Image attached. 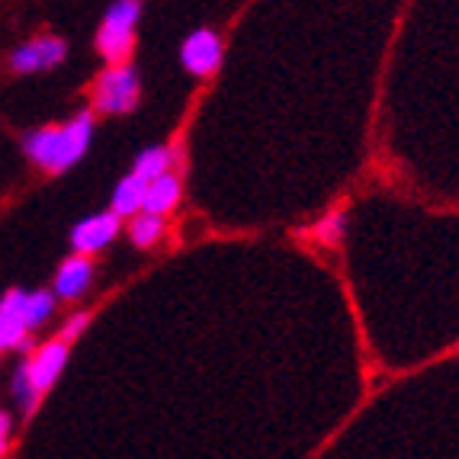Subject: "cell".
<instances>
[{
	"label": "cell",
	"instance_id": "1",
	"mask_svg": "<svg viewBox=\"0 0 459 459\" xmlns=\"http://www.w3.org/2000/svg\"><path fill=\"white\" fill-rule=\"evenodd\" d=\"M91 142H93V116L81 113L71 123L46 126V129L30 132L23 148L42 170L62 174V170H68L71 164H77L84 158Z\"/></svg>",
	"mask_w": 459,
	"mask_h": 459
},
{
	"label": "cell",
	"instance_id": "2",
	"mask_svg": "<svg viewBox=\"0 0 459 459\" xmlns=\"http://www.w3.org/2000/svg\"><path fill=\"white\" fill-rule=\"evenodd\" d=\"M142 16V4L138 0H116L107 10L103 23L97 32V48L109 65L126 62L135 48V26Z\"/></svg>",
	"mask_w": 459,
	"mask_h": 459
},
{
	"label": "cell",
	"instance_id": "3",
	"mask_svg": "<svg viewBox=\"0 0 459 459\" xmlns=\"http://www.w3.org/2000/svg\"><path fill=\"white\" fill-rule=\"evenodd\" d=\"M138 93H142L138 71L126 62L109 65V68L97 77V84H93V109L113 113V116L132 113L138 103Z\"/></svg>",
	"mask_w": 459,
	"mask_h": 459
},
{
	"label": "cell",
	"instance_id": "4",
	"mask_svg": "<svg viewBox=\"0 0 459 459\" xmlns=\"http://www.w3.org/2000/svg\"><path fill=\"white\" fill-rule=\"evenodd\" d=\"M180 62L193 77L215 74L219 65H222V39H219V32L206 30V26L190 32L184 39V46H180Z\"/></svg>",
	"mask_w": 459,
	"mask_h": 459
},
{
	"label": "cell",
	"instance_id": "5",
	"mask_svg": "<svg viewBox=\"0 0 459 459\" xmlns=\"http://www.w3.org/2000/svg\"><path fill=\"white\" fill-rule=\"evenodd\" d=\"M65 55H68L65 39L39 36L10 55V68L20 71V74H36V71H48V68H55V65H62Z\"/></svg>",
	"mask_w": 459,
	"mask_h": 459
},
{
	"label": "cell",
	"instance_id": "6",
	"mask_svg": "<svg viewBox=\"0 0 459 459\" xmlns=\"http://www.w3.org/2000/svg\"><path fill=\"white\" fill-rule=\"evenodd\" d=\"M119 235V215L109 209V212H97L84 222H77L71 231V245L77 254H97Z\"/></svg>",
	"mask_w": 459,
	"mask_h": 459
},
{
	"label": "cell",
	"instance_id": "7",
	"mask_svg": "<svg viewBox=\"0 0 459 459\" xmlns=\"http://www.w3.org/2000/svg\"><path fill=\"white\" fill-rule=\"evenodd\" d=\"M65 363H68V341H48L46 347H39L36 353L30 357V363H26V373H30L32 385L39 389V395L46 389H52L55 379L62 376Z\"/></svg>",
	"mask_w": 459,
	"mask_h": 459
},
{
	"label": "cell",
	"instance_id": "8",
	"mask_svg": "<svg viewBox=\"0 0 459 459\" xmlns=\"http://www.w3.org/2000/svg\"><path fill=\"white\" fill-rule=\"evenodd\" d=\"M93 283V261L91 254H74L62 264L58 276H55V296L58 299H81L87 286Z\"/></svg>",
	"mask_w": 459,
	"mask_h": 459
},
{
	"label": "cell",
	"instance_id": "9",
	"mask_svg": "<svg viewBox=\"0 0 459 459\" xmlns=\"http://www.w3.org/2000/svg\"><path fill=\"white\" fill-rule=\"evenodd\" d=\"M177 203H180V177L170 174V170H164V174H158L154 180H148L145 203H142L145 212L168 215L177 209Z\"/></svg>",
	"mask_w": 459,
	"mask_h": 459
},
{
	"label": "cell",
	"instance_id": "10",
	"mask_svg": "<svg viewBox=\"0 0 459 459\" xmlns=\"http://www.w3.org/2000/svg\"><path fill=\"white\" fill-rule=\"evenodd\" d=\"M145 186H148V180L142 174H135V170H132L129 177H123L119 186L113 190V212L119 215V219H126V215L132 219V212H138L142 203H145Z\"/></svg>",
	"mask_w": 459,
	"mask_h": 459
},
{
	"label": "cell",
	"instance_id": "11",
	"mask_svg": "<svg viewBox=\"0 0 459 459\" xmlns=\"http://www.w3.org/2000/svg\"><path fill=\"white\" fill-rule=\"evenodd\" d=\"M164 235V215L158 212H145V209H138L135 215H132L129 222V238L135 247H152L158 245Z\"/></svg>",
	"mask_w": 459,
	"mask_h": 459
},
{
	"label": "cell",
	"instance_id": "12",
	"mask_svg": "<svg viewBox=\"0 0 459 459\" xmlns=\"http://www.w3.org/2000/svg\"><path fill=\"white\" fill-rule=\"evenodd\" d=\"M170 164H174V152H170L168 145H154V148H145V152L138 154L135 174H142L145 180H154L158 174L170 170Z\"/></svg>",
	"mask_w": 459,
	"mask_h": 459
},
{
	"label": "cell",
	"instance_id": "13",
	"mask_svg": "<svg viewBox=\"0 0 459 459\" xmlns=\"http://www.w3.org/2000/svg\"><path fill=\"white\" fill-rule=\"evenodd\" d=\"M52 312H55V292L39 290V292H30V296H26V308H23L26 328H39Z\"/></svg>",
	"mask_w": 459,
	"mask_h": 459
},
{
	"label": "cell",
	"instance_id": "14",
	"mask_svg": "<svg viewBox=\"0 0 459 459\" xmlns=\"http://www.w3.org/2000/svg\"><path fill=\"white\" fill-rule=\"evenodd\" d=\"M344 231H347V215L344 212H331V215H325L322 222L315 225L312 235H315V241H322V245L334 247V245H341Z\"/></svg>",
	"mask_w": 459,
	"mask_h": 459
},
{
	"label": "cell",
	"instance_id": "15",
	"mask_svg": "<svg viewBox=\"0 0 459 459\" xmlns=\"http://www.w3.org/2000/svg\"><path fill=\"white\" fill-rule=\"evenodd\" d=\"M13 395H16V402H20V408H23V414H32V411H36L39 389L32 385L30 373H26V363H23L20 369H16V376H13Z\"/></svg>",
	"mask_w": 459,
	"mask_h": 459
},
{
	"label": "cell",
	"instance_id": "16",
	"mask_svg": "<svg viewBox=\"0 0 459 459\" xmlns=\"http://www.w3.org/2000/svg\"><path fill=\"white\" fill-rule=\"evenodd\" d=\"M23 308H26V292H20V290L7 292V296L0 299V315H7V318H20V322L26 325Z\"/></svg>",
	"mask_w": 459,
	"mask_h": 459
},
{
	"label": "cell",
	"instance_id": "17",
	"mask_svg": "<svg viewBox=\"0 0 459 459\" xmlns=\"http://www.w3.org/2000/svg\"><path fill=\"white\" fill-rule=\"evenodd\" d=\"M87 322H91V315H84V312L74 315V318H71V322L62 328V334H58V337H62V341H68V344H71V341H77V337H81V331L87 328Z\"/></svg>",
	"mask_w": 459,
	"mask_h": 459
},
{
	"label": "cell",
	"instance_id": "18",
	"mask_svg": "<svg viewBox=\"0 0 459 459\" xmlns=\"http://www.w3.org/2000/svg\"><path fill=\"white\" fill-rule=\"evenodd\" d=\"M7 444H10V418L0 411V456L7 453Z\"/></svg>",
	"mask_w": 459,
	"mask_h": 459
},
{
	"label": "cell",
	"instance_id": "19",
	"mask_svg": "<svg viewBox=\"0 0 459 459\" xmlns=\"http://www.w3.org/2000/svg\"><path fill=\"white\" fill-rule=\"evenodd\" d=\"M10 341H7V331H4V325H0V351H7Z\"/></svg>",
	"mask_w": 459,
	"mask_h": 459
}]
</instances>
